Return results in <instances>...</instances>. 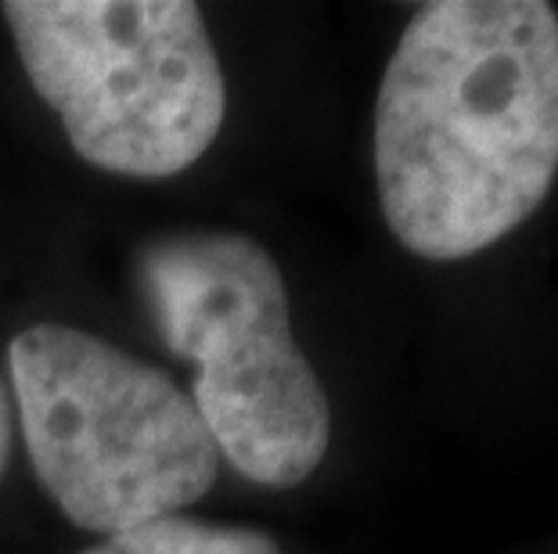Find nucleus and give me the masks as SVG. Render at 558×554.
I'll use <instances>...</instances> for the list:
<instances>
[{"label": "nucleus", "instance_id": "423d86ee", "mask_svg": "<svg viewBox=\"0 0 558 554\" xmlns=\"http://www.w3.org/2000/svg\"><path fill=\"white\" fill-rule=\"evenodd\" d=\"M11 440H15V407H11V393L0 379V479L11 461Z\"/></svg>", "mask_w": 558, "mask_h": 554}, {"label": "nucleus", "instance_id": "f257e3e1", "mask_svg": "<svg viewBox=\"0 0 558 554\" xmlns=\"http://www.w3.org/2000/svg\"><path fill=\"white\" fill-rule=\"evenodd\" d=\"M558 173V11L436 0L411 15L375 101L383 217L408 253L450 263L512 234Z\"/></svg>", "mask_w": 558, "mask_h": 554}, {"label": "nucleus", "instance_id": "7ed1b4c3", "mask_svg": "<svg viewBox=\"0 0 558 554\" xmlns=\"http://www.w3.org/2000/svg\"><path fill=\"white\" fill-rule=\"evenodd\" d=\"M141 288L162 342L195 368L192 404L220 454L270 490L325 461L331 407L292 335L284 278L234 231H181L145 245Z\"/></svg>", "mask_w": 558, "mask_h": 554}, {"label": "nucleus", "instance_id": "f03ea898", "mask_svg": "<svg viewBox=\"0 0 558 554\" xmlns=\"http://www.w3.org/2000/svg\"><path fill=\"white\" fill-rule=\"evenodd\" d=\"M11 407L47 497L87 533L116 537L206 497L220 451L192 396L156 364L69 324L8 346Z\"/></svg>", "mask_w": 558, "mask_h": 554}, {"label": "nucleus", "instance_id": "20e7f679", "mask_svg": "<svg viewBox=\"0 0 558 554\" xmlns=\"http://www.w3.org/2000/svg\"><path fill=\"white\" fill-rule=\"evenodd\" d=\"M19 62L73 151L105 173L166 181L228 112L217 47L187 0H8Z\"/></svg>", "mask_w": 558, "mask_h": 554}, {"label": "nucleus", "instance_id": "39448f33", "mask_svg": "<svg viewBox=\"0 0 558 554\" xmlns=\"http://www.w3.org/2000/svg\"><path fill=\"white\" fill-rule=\"evenodd\" d=\"M80 554H281L275 537L248 526H217L170 515L126 533L105 537Z\"/></svg>", "mask_w": 558, "mask_h": 554}]
</instances>
